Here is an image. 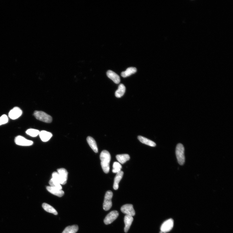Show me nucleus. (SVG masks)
<instances>
[{
  "instance_id": "obj_1",
  "label": "nucleus",
  "mask_w": 233,
  "mask_h": 233,
  "mask_svg": "<svg viewBox=\"0 0 233 233\" xmlns=\"http://www.w3.org/2000/svg\"><path fill=\"white\" fill-rule=\"evenodd\" d=\"M100 158L102 169L104 173H108L110 171V163L111 160L109 152L107 150L102 151L100 154Z\"/></svg>"
},
{
  "instance_id": "obj_5",
  "label": "nucleus",
  "mask_w": 233,
  "mask_h": 233,
  "mask_svg": "<svg viewBox=\"0 0 233 233\" xmlns=\"http://www.w3.org/2000/svg\"><path fill=\"white\" fill-rule=\"evenodd\" d=\"M15 143L17 145L27 147L32 145L33 144V141L27 140L21 136H18L15 137L14 140Z\"/></svg>"
},
{
  "instance_id": "obj_25",
  "label": "nucleus",
  "mask_w": 233,
  "mask_h": 233,
  "mask_svg": "<svg viewBox=\"0 0 233 233\" xmlns=\"http://www.w3.org/2000/svg\"><path fill=\"white\" fill-rule=\"evenodd\" d=\"M113 173L117 174L120 171L122 166L119 163L115 162L113 164Z\"/></svg>"
},
{
  "instance_id": "obj_12",
  "label": "nucleus",
  "mask_w": 233,
  "mask_h": 233,
  "mask_svg": "<svg viewBox=\"0 0 233 233\" xmlns=\"http://www.w3.org/2000/svg\"><path fill=\"white\" fill-rule=\"evenodd\" d=\"M133 220V217L131 216L126 215L124 217V222L125 226L124 230L125 232L127 233L128 232L130 226L132 224Z\"/></svg>"
},
{
  "instance_id": "obj_3",
  "label": "nucleus",
  "mask_w": 233,
  "mask_h": 233,
  "mask_svg": "<svg viewBox=\"0 0 233 233\" xmlns=\"http://www.w3.org/2000/svg\"><path fill=\"white\" fill-rule=\"evenodd\" d=\"M34 116L36 118L40 121L47 123H50L52 121V117L42 111H35Z\"/></svg>"
},
{
  "instance_id": "obj_13",
  "label": "nucleus",
  "mask_w": 233,
  "mask_h": 233,
  "mask_svg": "<svg viewBox=\"0 0 233 233\" xmlns=\"http://www.w3.org/2000/svg\"><path fill=\"white\" fill-rule=\"evenodd\" d=\"M39 136L42 141L43 142L48 141L52 137V135L50 132L42 130L39 133Z\"/></svg>"
},
{
  "instance_id": "obj_24",
  "label": "nucleus",
  "mask_w": 233,
  "mask_h": 233,
  "mask_svg": "<svg viewBox=\"0 0 233 233\" xmlns=\"http://www.w3.org/2000/svg\"><path fill=\"white\" fill-rule=\"evenodd\" d=\"M40 132L39 130L33 129H30L27 130L26 134L32 137H35L39 134Z\"/></svg>"
},
{
  "instance_id": "obj_10",
  "label": "nucleus",
  "mask_w": 233,
  "mask_h": 233,
  "mask_svg": "<svg viewBox=\"0 0 233 233\" xmlns=\"http://www.w3.org/2000/svg\"><path fill=\"white\" fill-rule=\"evenodd\" d=\"M46 189L50 193L58 197H61L63 196L64 194V192L63 191L51 186H47Z\"/></svg>"
},
{
  "instance_id": "obj_2",
  "label": "nucleus",
  "mask_w": 233,
  "mask_h": 233,
  "mask_svg": "<svg viewBox=\"0 0 233 233\" xmlns=\"http://www.w3.org/2000/svg\"><path fill=\"white\" fill-rule=\"evenodd\" d=\"M184 151V147L182 144H179L177 145L176 150V157L178 163L181 165H183L185 162Z\"/></svg>"
},
{
  "instance_id": "obj_20",
  "label": "nucleus",
  "mask_w": 233,
  "mask_h": 233,
  "mask_svg": "<svg viewBox=\"0 0 233 233\" xmlns=\"http://www.w3.org/2000/svg\"><path fill=\"white\" fill-rule=\"evenodd\" d=\"M137 72L136 68L134 67H130L127 68L126 70L121 73V76L123 77H128Z\"/></svg>"
},
{
  "instance_id": "obj_14",
  "label": "nucleus",
  "mask_w": 233,
  "mask_h": 233,
  "mask_svg": "<svg viewBox=\"0 0 233 233\" xmlns=\"http://www.w3.org/2000/svg\"><path fill=\"white\" fill-rule=\"evenodd\" d=\"M124 173L123 171H120L119 173L117 174V175L115 177L113 185V188L115 190H117L119 188V184L122 179Z\"/></svg>"
},
{
  "instance_id": "obj_26",
  "label": "nucleus",
  "mask_w": 233,
  "mask_h": 233,
  "mask_svg": "<svg viewBox=\"0 0 233 233\" xmlns=\"http://www.w3.org/2000/svg\"><path fill=\"white\" fill-rule=\"evenodd\" d=\"M49 183L50 185V186H52V187L58 188L62 190V188L61 184L56 181H55V180L52 178L50 181Z\"/></svg>"
},
{
  "instance_id": "obj_8",
  "label": "nucleus",
  "mask_w": 233,
  "mask_h": 233,
  "mask_svg": "<svg viewBox=\"0 0 233 233\" xmlns=\"http://www.w3.org/2000/svg\"><path fill=\"white\" fill-rule=\"evenodd\" d=\"M23 111L19 107H16L12 108L8 113V117L12 120H16L19 118L22 114Z\"/></svg>"
},
{
  "instance_id": "obj_11",
  "label": "nucleus",
  "mask_w": 233,
  "mask_h": 233,
  "mask_svg": "<svg viewBox=\"0 0 233 233\" xmlns=\"http://www.w3.org/2000/svg\"><path fill=\"white\" fill-rule=\"evenodd\" d=\"M107 74L108 77L112 80L116 84H119L120 82V77L118 74L111 70L107 71Z\"/></svg>"
},
{
  "instance_id": "obj_4",
  "label": "nucleus",
  "mask_w": 233,
  "mask_h": 233,
  "mask_svg": "<svg viewBox=\"0 0 233 233\" xmlns=\"http://www.w3.org/2000/svg\"><path fill=\"white\" fill-rule=\"evenodd\" d=\"M113 195V193L111 191H108L106 193L103 204V208L105 210H109L112 206L111 199Z\"/></svg>"
},
{
  "instance_id": "obj_22",
  "label": "nucleus",
  "mask_w": 233,
  "mask_h": 233,
  "mask_svg": "<svg viewBox=\"0 0 233 233\" xmlns=\"http://www.w3.org/2000/svg\"><path fill=\"white\" fill-rule=\"evenodd\" d=\"M79 230V227L77 225L67 226L62 233H76Z\"/></svg>"
},
{
  "instance_id": "obj_18",
  "label": "nucleus",
  "mask_w": 233,
  "mask_h": 233,
  "mask_svg": "<svg viewBox=\"0 0 233 233\" xmlns=\"http://www.w3.org/2000/svg\"><path fill=\"white\" fill-rule=\"evenodd\" d=\"M42 207L46 212L52 213L55 215H57L58 212L57 211L50 205L46 203H43L42 204Z\"/></svg>"
},
{
  "instance_id": "obj_23",
  "label": "nucleus",
  "mask_w": 233,
  "mask_h": 233,
  "mask_svg": "<svg viewBox=\"0 0 233 233\" xmlns=\"http://www.w3.org/2000/svg\"><path fill=\"white\" fill-rule=\"evenodd\" d=\"M57 172L60 175L62 178L66 181L67 182L68 173L67 171L64 168H61L57 169Z\"/></svg>"
},
{
  "instance_id": "obj_6",
  "label": "nucleus",
  "mask_w": 233,
  "mask_h": 233,
  "mask_svg": "<svg viewBox=\"0 0 233 233\" xmlns=\"http://www.w3.org/2000/svg\"><path fill=\"white\" fill-rule=\"evenodd\" d=\"M119 215V212L117 211H112L105 217L104 220L105 224L106 225L110 224L117 219Z\"/></svg>"
},
{
  "instance_id": "obj_27",
  "label": "nucleus",
  "mask_w": 233,
  "mask_h": 233,
  "mask_svg": "<svg viewBox=\"0 0 233 233\" xmlns=\"http://www.w3.org/2000/svg\"><path fill=\"white\" fill-rule=\"evenodd\" d=\"M8 118L7 115L4 114L0 117V126L8 123Z\"/></svg>"
},
{
  "instance_id": "obj_15",
  "label": "nucleus",
  "mask_w": 233,
  "mask_h": 233,
  "mask_svg": "<svg viewBox=\"0 0 233 233\" xmlns=\"http://www.w3.org/2000/svg\"><path fill=\"white\" fill-rule=\"evenodd\" d=\"M87 141L90 147L95 153H97L98 152V148L97 143L94 138L88 136L87 138Z\"/></svg>"
},
{
  "instance_id": "obj_16",
  "label": "nucleus",
  "mask_w": 233,
  "mask_h": 233,
  "mask_svg": "<svg viewBox=\"0 0 233 233\" xmlns=\"http://www.w3.org/2000/svg\"><path fill=\"white\" fill-rule=\"evenodd\" d=\"M139 140L142 144L151 146L152 147H155L156 145V144L153 141L147 138L141 136H139L138 137Z\"/></svg>"
},
{
  "instance_id": "obj_19",
  "label": "nucleus",
  "mask_w": 233,
  "mask_h": 233,
  "mask_svg": "<svg viewBox=\"0 0 233 233\" xmlns=\"http://www.w3.org/2000/svg\"><path fill=\"white\" fill-rule=\"evenodd\" d=\"M55 181H56L60 184L64 185L66 184L67 181H65L62 178L58 172H54L52 174V178Z\"/></svg>"
},
{
  "instance_id": "obj_21",
  "label": "nucleus",
  "mask_w": 233,
  "mask_h": 233,
  "mask_svg": "<svg viewBox=\"0 0 233 233\" xmlns=\"http://www.w3.org/2000/svg\"><path fill=\"white\" fill-rule=\"evenodd\" d=\"M126 90L125 87L123 84H120L118 88L115 93L116 97L118 98L122 97L125 93Z\"/></svg>"
},
{
  "instance_id": "obj_7",
  "label": "nucleus",
  "mask_w": 233,
  "mask_h": 233,
  "mask_svg": "<svg viewBox=\"0 0 233 233\" xmlns=\"http://www.w3.org/2000/svg\"><path fill=\"white\" fill-rule=\"evenodd\" d=\"M121 211L126 215L133 216L135 215V210L132 204H127L124 205L121 208Z\"/></svg>"
},
{
  "instance_id": "obj_17",
  "label": "nucleus",
  "mask_w": 233,
  "mask_h": 233,
  "mask_svg": "<svg viewBox=\"0 0 233 233\" xmlns=\"http://www.w3.org/2000/svg\"><path fill=\"white\" fill-rule=\"evenodd\" d=\"M116 158L119 163L122 164L125 163L130 159L129 155L127 154L117 155Z\"/></svg>"
},
{
  "instance_id": "obj_9",
  "label": "nucleus",
  "mask_w": 233,
  "mask_h": 233,
  "mask_svg": "<svg viewBox=\"0 0 233 233\" xmlns=\"http://www.w3.org/2000/svg\"><path fill=\"white\" fill-rule=\"evenodd\" d=\"M174 226L173 220L170 219L164 222L161 225L160 228L161 231L163 233H166L172 229Z\"/></svg>"
}]
</instances>
